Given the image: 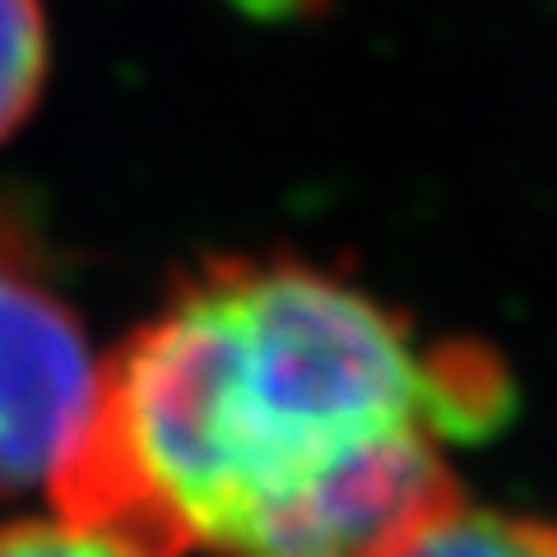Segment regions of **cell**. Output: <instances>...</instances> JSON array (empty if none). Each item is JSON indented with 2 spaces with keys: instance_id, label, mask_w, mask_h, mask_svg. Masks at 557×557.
Here are the masks:
<instances>
[{
  "instance_id": "1",
  "label": "cell",
  "mask_w": 557,
  "mask_h": 557,
  "mask_svg": "<svg viewBox=\"0 0 557 557\" xmlns=\"http://www.w3.org/2000/svg\"><path fill=\"white\" fill-rule=\"evenodd\" d=\"M511 405L493 348H423L317 260L209 256L98 368L51 497L131 557H381Z\"/></svg>"
},
{
  "instance_id": "2",
  "label": "cell",
  "mask_w": 557,
  "mask_h": 557,
  "mask_svg": "<svg viewBox=\"0 0 557 557\" xmlns=\"http://www.w3.org/2000/svg\"><path fill=\"white\" fill-rule=\"evenodd\" d=\"M98 362L42 233L0 205V497L51 483L84 428Z\"/></svg>"
},
{
  "instance_id": "3",
  "label": "cell",
  "mask_w": 557,
  "mask_h": 557,
  "mask_svg": "<svg viewBox=\"0 0 557 557\" xmlns=\"http://www.w3.org/2000/svg\"><path fill=\"white\" fill-rule=\"evenodd\" d=\"M381 557H557V525L534 516L479 511L456 497L405 530Z\"/></svg>"
},
{
  "instance_id": "4",
  "label": "cell",
  "mask_w": 557,
  "mask_h": 557,
  "mask_svg": "<svg viewBox=\"0 0 557 557\" xmlns=\"http://www.w3.org/2000/svg\"><path fill=\"white\" fill-rule=\"evenodd\" d=\"M51 75L42 0H0V145L33 116Z\"/></svg>"
},
{
  "instance_id": "5",
  "label": "cell",
  "mask_w": 557,
  "mask_h": 557,
  "mask_svg": "<svg viewBox=\"0 0 557 557\" xmlns=\"http://www.w3.org/2000/svg\"><path fill=\"white\" fill-rule=\"evenodd\" d=\"M0 557H131L70 520H24L0 530Z\"/></svg>"
},
{
  "instance_id": "6",
  "label": "cell",
  "mask_w": 557,
  "mask_h": 557,
  "mask_svg": "<svg viewBox=\"0 0 557 557\" xmlns=\"http://www.w3.org/2000/svg\"><path fill=\"white\" fill-rule=\"evenodd\" d=\"M228 5L251 14V20H260V24H298V20L321 14L330 0H228Z\"/></svg>"
}]
</instances>
